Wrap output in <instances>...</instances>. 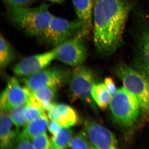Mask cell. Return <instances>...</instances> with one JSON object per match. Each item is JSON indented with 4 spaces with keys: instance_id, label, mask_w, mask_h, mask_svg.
<instances>
[{
    "instance_id": "obj_25",
    "label": "cell",
    "mask_w": 149,
    "mask_h": 149,
    "mask_svg": "<svg viewBox=\"0 0 149 149\" xmlns=\"http://www.w3.org/2000/svg\"><path fill=\"white\" fill-rule=\"evenodd\" d=\"M14 148L17 149H34L32 140L22 131L19 132L15 142Z\"/></svg>"
},
{
    "instance_id": "obj_21",
    "label": "cell",
    "mask_w": 149,
    "mask_h": 149,
    "mask_svg": "<svg viewBox=\"0 0 149 149\" xmlns=\"http://www.w3.org/2000/svg\"><path fill=\"white\" fill-rule=\"evenodd\" d=\"M45 109L34 95L24 105L23 113L27 122H29L45 113Z\"/></svg>"
},
{
    "instance_id": "obj_28",
    "label": "cell",
    "mask_w": 149,
    "mask_h": 149,
    "mask_svg": "<svg viewBox=\"0 0 149 149\" xmlns=\"http://www.w3.org/2000/svg\"><path fill=\"white\" fill-rule=\"evenodd\" d=\"M62 128V127L61 125L55 120H51L49 122L48 130L53 136L56 135L61 130Z\"/></svg>"
},
{
    "instance_id": "obj_14",
    "label": "cell",
    "mask_w": 149,
    "mask_h": 149,
    "mask_svg": "<svg viewBox=\"0 0 149 149\" xmlns=\"http://www.w3.org/2000/svg\"><path fill=\"white\" fill-rule=\"evenodd\" d=\"M8 111H1L0 146L1 149L14 148L15 142L19 133Z\"/></svg>"
},
{
    "instance_id": "obj_9",
    "label": "cell",
    "mask_w": 149,
    "mask_h": 149,
    "mask_svg": "<svg viewBox=\"0 0 149 149\" xmlns=\"http://www.w3.org/2000/svg\"><path fill=\"white\" fill-rule=\"evenodd\" d=\"M70 70L60 67H47L40 71L25 77L23 81L30 91L34 92L43 87H60L68 81Z\"/></svg>"
},
{
    "instance_id": "obj_19",
    "label": "cell",
    "mask_w": 149,
    "mask_h": 149,
    "mask_svg": "<svg viewBox=\"0 0 149 149\" xmlns=\"http://www.w3.org/2000/svg\"><path fill=\"white\" fill-rule=\"evenodd\" d=\"M16 56L15 51L8 40L1 34L0 36V66L1 70L8 66Z\"/></svg>"
},
{
    "instance_id": "obj_1",
    "label": "cell",
    "mask_w": 149,
    "mask_h": 149,
    "mask_svg": "<svg viewBox=\"0 0 149 149\" xmlns=\"http://www.w3.org/2000/svg\"><path fill=\"white\" fill-rule=\"evenodd\" d=\"M134 0H94L93 13V40L100 55L108 56L121 45Z\"/></svg>"
},
{
    "instance_id": "obj_26",
    "label": "cell",
    "mask_w": 149,
    "mask_h": 149,
    "mask_svg": "<svg viewBox=\"0 0 149 149\" xmlns=\"http://www.w3.org/2000/svg\"><path fill=\"white\" fill-rule=\"evenodd\" d=\"M8 8L29 7L35 0H3Z\"/></svg>"
},
{
    "instance_id": "obj_3",
    "label": "cell",
    "mask_w": 149,
    "mask_h": 149,
    "mask_svg": "<svg viewBox=\"0 0 149 149\" xmlns=\"http://www.w3.org/2000/svg\"><path fill=\"white\" fill-rule=\"evenodd\" d=\"M110 108L115 122L124 128L133 127L139 120L141 111L136 97L124 87L118 89L113 96Z\"/></svg>"
},
{
    "instance_id": "obj_4",
    "label": "cell",
    "mask_w": 149,
    "mask_h": 149,
    "mask_svg": "<svg viewBox=\"0 0 149 149\" xmlns=\"http://www.w3.org/2000/svg\"><path fill=\"white\" fill-rule=\"evenodd\" d=\"M115 72L125 89L138 100L141 111L149 118V81L143 73L125 63L116 67Z\"/></svg>"
},
{
    "instance_id": "obj_6",
    "label": "cell",
    "mask_w": 149,
    "mask_h": 149,
    "mask_svg": "<svg viewBox=\"0 0 149 149\" xmlns=\"http://www.w3.org/2000/svg\"><path fill=\"white\" fill-rule=\"evenodd\" d=\"M134 37V65L135 68L149 81V23L142 12L136 15Z\"/></svg>"
},
{
    "instance_id": "obj_23",
    "label": "cell",
    "mask_w": 149,
    "mask_h": 149,
    "mask_svg": "<svg viewBox=\"0 0 149 149\" xmlns=\"http://www.w3.org/2000/svg\"><path fill=\"white\" fill-rule=\"evenodd\" d=\"M24 105L15 108L8 111L15 125L19 130L21 127H24L28 123L23 113Z\"/></svg>"
},
{
    "instance_id": "obj_20",
    "label": "cell",
    "mask_w": 149,
    "mask_h": 149,
    "mask_svg": "<svg viewBox=\"0 0 149 149\" xmlns=\"http://www.w3.org/2000/svg\"><path fill=\"white\" fill-rule=\"evenodd\" d=\"M73 134L72 129L62 127L56 135L52 137L51 139L52 149H65L69 147Z\"/></svg>"
},
{
    "instance_id": "obj_24",
    "label": "cell",
    "mask_w": 149,
    "mask_h": 149,
    "mask_svg": "<svg viewBox=\"0 0 149 149\" xmlns=\"http://www.w3.org/2000/svg\"><path fill=\"white\" fill-rule=\"evenodd\" d=\"M31 140L34 149H52L51 140L46 132L37 135Z\"/></svg>"
},
{
    "instance_id": "obj_8",
    "label": "cell",
    "mask_w": 149,
    "mask_h": 149,
    "mask_svg": "<svg viewBox=\"0 0 149 149\" xmlns=\"http://www.w3.org/2000/svg\"><path fill=\"white\" fill-rule=\"evenodd\" d=\"M88 35L83 30L54 47L56 59L73 67L83 64L88 57L86 39Z\"/></svg>"
},
{
    "instance_id": "obj_12",
    "label": "cell",
    "mask_w": 149,
    "mask_h": 149,
    "mask_svg": "<svg viewBox=\"0 0 149 149\" xmlns=\"http://www.w3.org/2000/svg\"><path fill=\"white\" fill-rule=\"evenodd\" d=\"M56 59L55 50H50L22 59L14 67L13 71L17 76L27 77L47 67Z\"/></svg>"
},
{
    "instance_id": "obj_18",
    "label": "cell",
    "mask_w": 149,
    "mask_h": 149,
    "mask_svg": "<svg viewBox=\"0 0 149 149\" xmlns=\"http://www.w3.org/2000/svg\"><path fill=\"white\" fill-rule=\"evenodd\" d=\"M59 88L57 86H47L32 92L44 109L48 111L54 104V101Z\"/></svg>"
},
{
    "instance_id": "obj_15",
    "label": "cell",
    "mask_w": 149,
    "mask_h": 149,
    "mask_svg": "<svg viewBox=\"0 0 149 149\" xmlns=\"http://www.w3.org/2000/svg\"><path fill=\"white\" fill-rule=\"evenodd\" d=\"M77 19L82 23L84 32L89 35L93 29V13L94 0H72Z\"/></svg>"
},
{
    "instance_id": "obj_16",
    "label": "cell",
    "mask_w": 149,
    "mask_h": 149,
    "mask_svg": "<svg viewBox=\"0 0 149 149\" xmlns=\"http://www.w3.org/2000/svg\"><path fill=\"white\" fill-rule=\"evenodd\" d=\"M92 97L96 104L102 109H106L109 105L113 95L107 88L104 83H96L93 86Z\"/></svg>"
},
{
    "instance_id": "obj_5",
    "label": "cell",
    "mask_w": 149,
    "mask_h": 149,
    "mask_svg": "<svg viewBox=\"0 0 149 149\" xmlns=\"http://www.w3.org/2000/svg\"><path fill=\"white\" fill-rule=\"evenodd\" d=\"M97 80L94 70L83 64L74 67L70 70L68 80L70 92L72 98L83 101L95 111L97 108L92 92Z\"/></svg>"
},
{
    "instance_id": "obj_29",
    "label": "cell",
    "mask_w": 149,
    "mask_h": 149,
    "mask_svg": "<svg viewBox=\"0 0 149 149\" xmlns=\"http://www.w3.org/2000/svg\"><path fill=\"white\" fill-rule=\"evenodd\" d=\"M51 2L61 4L64 2L65 0H45Z\"/></svg>"
},
{
    "instance_id": "obj_11",
    "label": "cell",
    "mask_w": 149,
    "mask_h": 149,
    "mask_svg": "<svg viewBox=\"0 0 149 149\" xmlns=\"http://www.w3.org/2000/svg\"><path fill=\"white\" fill-rule=\"evenodd\" d=\"M82 122L93 148H117L118 144L116 136L108 129L87 118L83 119Z\"/></svg>"
},
{
    "instance_id": "obj_27",
    "label": "cell",
    "mask_w": 149,
    "mask_h": 149,
    "mask_svg": "<svg viewBox=\"0 0 149 149\" xmlns=\"http://www.w3.org/2000/svg\"><path fill=\"white\" fill-rule=\"evenodd\" d=\"M104 83L110 93L113 96L117 91L115 82L113 78L110 77H105L104 80Z\"/></svg>"
},
{
    "instance_id": "obj_10",
    "label": "cell",
    "mask_w": 149,
    "mask_h": 149,
    "mask_svg": "<svg viewBox=\"0 0 149 149\" xmlns=\"http://www.w3.org/2000/svg\"><path fill=\"white\" fill-rule=\"evenodd\" d=\"M33 95V92L26 85H22L15 77L8 80L0 98L1 111L11 109L25 104Z\"/></svg>"
},
{
    "instance_id": "obj_2",
    "label": "cell",
    "mask_w": 149,
    "mask_h": 149,
    "mask_svg": "<svg viewBox=\"0 0 149 149\" xmlns=\"http://www.w3.org/2000/svg\"><path fill=\"white\" fill-rule=\"evenodd\" d=\"M49 8L45 3L34 8H8L7 15L11 23L25 35L38 38L53 16Z\"/></svg>"
},
{
    "instance_id": "obj_7",
    "label": "cell",
    "mask_w": 149,
    "mask_h": 149,
    "mask_svg": "<svg viewBox=\"0 0 149 149\" xmlns=\"http://www.w3.org/2000/svg\"><path fill=\"white\" fill-rule=\"evenodd\" d=\"M82 30L83 25L78 19L68 20L53 15L38 39L40 43L54 47Z\"/></svg>"
},
{
    "instance_id": "obj_13",
    "label": "cell",
    "mask_w": 149,
    "mask_h": 149,
    "mask_svg": "<svg viewBox=\"0 0 149 149\" xmlns=\"http://www.w3.org/2000/svg\"><path fill=\"white\" fill-rule=\"evenodd\" d=\"M47 111L48 116L51 120L56 121L64 128L76 125L80 120L76 110L65 104L54 103Z\"/></svg>"
},
{
    "instance_id": "obj_17",
    "label": "cell",
    "mask_w": 149,
    "mask_h": 149,
    "mask_svg": "<svg viewBox=\"0 0 149 149\" xmlns=\"http://www.w3.org/2000/svg\"><path fill=\"white\" fill-rule=\"evenodd\" d=\"M48 124V117L45 112L39 117L28 122L22 131L32 140V138L37 135L46 132Z\"/></svg>"
},
{
    "instance_id": "obj_22",
    "label": "cell",
    "mask_w": 149,
    "mask_h": 149,
    "mask_svg": "<svg viewBox=\"0 0 149 149\" xmlns=\"http://www.w3.org/2000/svg\"><path fill=\"white\" fill-rule=\"evenodd\" d=\"M69 147L75 149H94L85 130L72 137Z\"/></svg>"
}]
</instances>
